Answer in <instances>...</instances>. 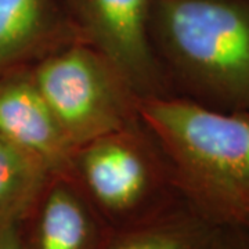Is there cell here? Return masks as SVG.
<instances>
[{
    "mask_svg": "<svg viewBox=\"0 0 249 249\" xmlns=\"http://www.w3.org/2000/svg\"><path fill=\"white\" fill-rule=\"evenodd\" d=\"M183 199L217 227L249 231V114L186 98H139Z\"/></svg>",
    "mask_w": 249,
    "mask_h": 249,
    "instance_id": "cell-1",
    "label": "cell"
},
{
    "mask_svg": "<svg viewBox=\"0 0 249 249\" xmlns=\"http://www.w3.org/2000/svg\"><path fill=\"white\" fill-rule=\"evenodd\" d=\"M150 37L172 96L249 114V0H150Z\"/></svg>",
    "mask_w": 249,
    "mask_h": 249,
    "instance_id": "cell-2",
    "label": "cell"
},
{
    "mask_svg": "<svg viewBox=\"0 0 249 249\" xmlns=\"http://www.w3.org/2000/svg\"><path fill=\"white\" fill-rule=\"evenodd\" d=\"M68 175L111 230L148 222L184 201L169 160L142 118L78 147Z\"/></svg>",
    "mask_w": 249,
    "mask_h": 249,
    "instance_id": "cell-3",
    "label": "cell"
},
{
    "mask_svg": "<svg viewBox=\"0 0 249 249\" xmlns=\"http://www.w3.org/2000/svg\"><path fill=\"white\" fill-rule=\"evenodd\" d=\"M29 70L75 148L140 121L137 94L114 64L89 45L68 43Z\"/></svg>",
    "mask_w": 249,
    "mask_h": 249,
    "instance_id": "cell-4",
    "label": "cell"
},
{
    "mask_svg": "<svg viewBox=\"0 0 249 249\" xmlns=\"http://www.w3.org/2000/svg\"><path fill=\"white\" fill-rule=\"evenodd\" d=\"M78 40L114 64L139 98L172 96L150 37V0H60Z\"/></svg>",
    "mask_w": 249,
    "mask_h": 249,
    "instance_id": "cell-5",
    "label": "cell"
},
{
    "mask_svg": "<svg viewBox=\"0 0 249 249\" xmlns=\"http://www.w3.org/2000/svg\"><path fill=\"white\" fill-rule=\"evenodd\" d=\"M27 249H103L112 230L68 173H52L19 220Z\"/></svg>",
    "mask_w": 249,
    "mask_h": 249,
    "instance_id": "cell-6",
    "label": "cell"
},
{
    "mask_svg": "<svg viewBox=\"0 0 249 249\" xmlns=\"http://www.w3.org/2000/svg\"><path fill=\"white\" fill-rule=\"evenodd\" d=\"M0 136L43 162L50 173H68L76 148L37 89L29 65L0 80Z\"/></svg>",
    "mask_w": 249,
    "mask_h": 249,
    "instance_id": "cell-7",
    "label": "cell"
},
{
    "mask_svg": "<svg viewBox=\"0 0 249 249\" xmlns=\"http://www.w3.org/2000/svg\"><path fill=\"white\" fill-rule=\"evenodd\" d=\"M79 42L60 0H0V72Z\"/></svg>",
    "mask_w": 249,
    "mask_h": 249,
    "instance_id": "cell-8",
    "label": "cell"
},
{
    "mask_svg": "<svg viewBox=\"0 0 249 249\" xmlns=\"http://www.w3.org/2000/svg\"><path fill=\"white\" fill-rule=\"evenodd\" d=\"M217 229L183 201L148 222L112 230L103 249H212Z\"/></svg>",
    "mask_w": 249,
    "mask_h": 249,
    "instance_id": "cell-9",
    "label": "cell"
},
{
    "mask_svg": "<svg viewBox=\"0 0 249 249\" xmlns=\"http://www.w3.org/2000/svg\"><path fill=\"white\" fill-rule=\"evenodd\" d=\"M50 175L43 162L0 136V226L24 217Z\"/></svg>",
    "mask_w": 249,
    "mask_h": 249,
    "instance_id": "cell-10",
    "label": "cell"
},
{
    "mask_svg": "<svg viewBox=\"0 0 249 249\" xmlns=\"http://www.w3.org/2000/svg\"><path fill=\"white\" fill-rule=\"evenodd\" d=\"M212 249H249V231L232 227H219Z\"/></svg>",
    "mask_w": 249,
    "mask_h": 249,
    "instance_id": "cell-11",
    "label": "cell"
},
{
    "mask_svg": "<svg viewBox=\"0 0 249 249\" xmlns=\"http://www.w3.org/2000/svg\"><path fill=\"white\" fill-rule=\"evenodd\" d=\"M0 249H27L19 230V222L0 226Z\"/></svg>",
    "mask_w": 249,
    "mask_h": 249,
    "instance_id": "cell-12",
    "label": "cell"
}]
</instances>
